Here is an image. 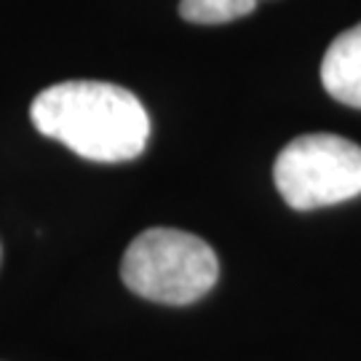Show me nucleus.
<instances>
[{
    "label": "nucleus",
    "mask_w": 361,
    "mask_h": 361,
    "mask_svg": "<svg viewBox=\"0 0 361 361\" xmlns=\"http://www.w3.org/2000/svg\"><path fill=\"white\" fill-rule=\"evenodd\" d=\"M32 126L97 164H121L145 153L150 116L123 86L65 80L43 89L30 104Z\"/></svg>",
    "instance_id": "f257e3e1"
},
{
    "label": "nucleus",
    "mask_w": 361,
    "mask_h": 361,
    "mask_svg": "<svg viewBox=\"0 0 361 361\" xmlns=\"http://www.w3.org/2000/svg\"><path fill=\"white\" fill-rule=\"evenodd\" d=\"M219 259L193 233L150 228L123 252L121 279L126 289L161 305H190L217 284Z\"/></svg>",
    "instance_id": "f03ea898"
},
{
    "label": "nucleus",
    "mask_w": 361,
    "mask_h": 361,
    "mask_svg": "<svg viewBox=\"0 0 361 361\" xmlns=\"http://www.w3.org/2000/svg\"><path fill=\"white\" fill-rule=\"evenodd\" d=\"M276 190L297 212L335 207L361 193V147L337 134H302L273 164Z\"/></svg>",
    "instance_id": "7ed1b4c3"
},
{
    "label": "nucleus",
    "mask_w": 361,
    "mask_h": 361,
    "mask_svg": "<svg viewBox=\"0 0 361 361\" xmlns=\"http://www.w3.org/2000/svg\"><path fill=\"white\" fill-rule=\"evenodd\" d=\"M322 83L337 102L361 110V22L340 32L326 49Z\"/></svg>",
    "instance_id": "20e7f679"
},
{
    "label": "nucleus",
    "mask_w": 361,
    "mask_h": 361,
    "mask_svg": "<svg viewBox=\"0 0 361 361\" xmlns=\"http://www.w3.org/2000/svg\"><path fill=\"white\" fill-rule=\"evenodd\" d=\"M257 8V0H180V16L193 25H228Z\"/></svg>",
    "instance_id": "39448f33"
}]
</instances>
